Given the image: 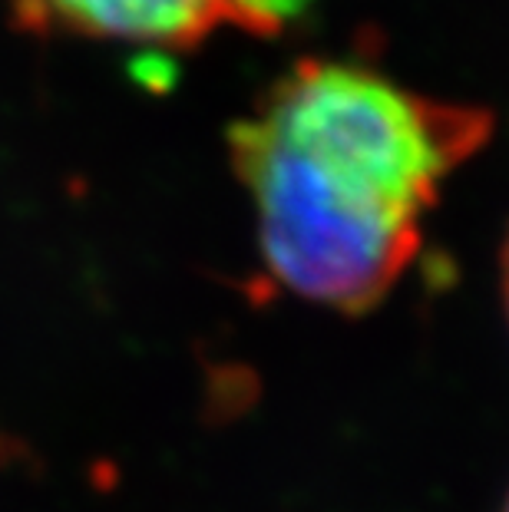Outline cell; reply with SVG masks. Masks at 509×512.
<instances>
[{"mask_svg":"<svg viewBox=\"0 0 509 512\" xmlns=\"http://www.w3.org/2000/svg\"><path fill=\"white\" fill-rule=\"evenodd\" d=\"M486 133L480 110L420 100L377 73L298 67L232 133L265 265L314 304L371 311L417 258L437 185Z\"/></svg>","mask_w":509,"mask_h":512,"instance_id":"cell-1","label":"cell"},{"mask_svg":"<svg viewBox=\"0 0 509 512\" xmlns=\"http://www.w3.org/2000/svg\"><path fill=\"white\" fill-rule=\"evenodd\" d=\"M500 291H503V308H506V321H509V235H506L503 255H500Z\"/></svg>","mask_w":509,"mask_h":512,"instance_id":"cell-3","label":"cell"},{"mask_svg":"<svg viewBox=\"0 0 509 512\" xmlns=\"http://www.w3.org/2000/svg\"><path fill=\"white\" fill-rule=\"evenodd\" d=\"M53 17L103 37L189 43L215 24H238L235 0H43Z\"/></svg>","mask_w":509,"mask_h":512,"instance_id":"cell-2","label":"cell"},{"mask_svg":"<svg viewBox=\"0 0 509 512\" xmlns=\"http://www.w3.org/2000/svg\"><path fill=\"white\" fill-rule=\"evenodd\" d=\"M503 512H509V493H506V506H503Z\"/></svg>","mask_w":509,"mask_h":512,"instance_id":"cell-4","label":"cell"}]
</instances>
